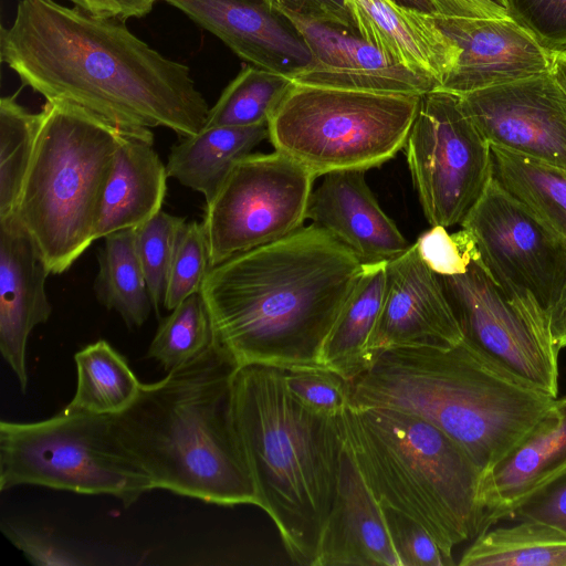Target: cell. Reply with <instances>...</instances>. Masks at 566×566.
Returning <instances> with one entry per match:
<instances>
[{"label":"cell","instance_id":"44dd1931","mask_svg":"<svg viewBox=\"0 0 566 566\" xmlns=\"http://www.w3.org/2000/svg\"><path fill=\"white\" fill-rule=\"evenodd\" d=\"M365 170L333 171L312 190L306 219L350 249L363 263L390 261L410 248L382 211Z\"/></svg>","mask_w":566,"mask_h":566},{"label":"cell","instance_id":"5bb4252c","mask_svg":"<svg viewBox=\"0 0 566 566\" xmlns=\"http://www.w3.org/2000/svg\"><path fill=\"white\" fill-rule=\"evenodd\" d=\"M459 98L491 146L566 168V88L551 71Z\"/></svg>","mask_w":566,"mask_h":566},{"label":"cell","instance_id":"74e56055","mask_svg":"<svg viewBox=\"0 0 566 566\" xmlns=\"http://www.w3.org/2000/svg\"><path fill=\"white\" fill-rule=\"evenodd\" d=\"M509 17L549 54L566 51V0H505Z\"/></svg>","mask_w":566,"mask_h":566},{"label":"cell","instance_id":"4316f807","mask_svg":"<svg viewBox=\"0 0 566 566\" xmlns=\"http://www.w3.org/2000/svg\"><path fill=\"white\" fill-rule=\"evenodd\" d=\"M103 239L94 283L96 297L107 310L116 311L129 329L140 327L154 310L136 252L135 229L116 231Z\"/></svg>","mask_w":566,"mask_h":566},{"label":"cell","instance_id":"d4e9b609","mask_svg":"<svg viewBox=\"0 0 566 566\" xmlns=\"http://www.w3.org/2000/svg\"><path fill=\"white\" fill-rule=\"evenodd\" d=\"M265 138L268 125L203 127L171 147L168 177L201 193L208 203L235 163Z\"/></svg>","mask_w":566,"mask_h":566},{"label":"cell","instance_id":"7bdbcfd3","mask_svg":"<svg viewBox=\"0 0 566 566\" xmlns=\"http://www.w3.org/2000/svg\"><path fill=\"white\" fill-rule=\"evenodd\" d=\"M431 1L436 6L439 15L462 18H510L505 0Z\"/></svg>","mask_w":566,"mask_h":566},{"label":"cell","instance_id":"7402d4cb","mask_svg":"<svg viewBox=\"0 0 566 566\" xmlns=\"http://www.w3.org/2000/svg\"><path fill=\"white\" fill-rule=\"evenodd\" d=\"M566 470V396L556 398L522 440L484 472V528L513 518L536 490ZM484 531V532H485Z\"/></svg>","mask_w":566,"mask_h":566},{"label":"cell","instance_id":"f546056e","mask_svg":"<svg viewBox=\"0 0 566 566\" xmlns=\"http://www.w3.org/2000/svg\"><path fill=\"white\" fill-rule=\"evenodd\" d=\"M491 148L500 184L566 240V168Z\"/></svg>","mask_w":566,"mask_h":566},{"label":"cell","instance_id":"7a4b0ae2","mask_svg":"<svg viewBox=\"0 0 566 566\" xmlns=\"http://www.w3.org/2000/svg\"><path fill=\"white\" fill-rule=\"evenodd\" d=\"M361 270L350 249L312 223L212 266L200 293L238 367H323L324 344Z\"/></svg>","mask_w":566,"mask_h":566},{"label":"cell","instance_id":"4dcf8cb0","mask_svg":"<svg viewBox=\"0 0 566 566\" xmlns=\"http://www.w3.org/2000/svg\"><path fill=\"white\" fill-rule=\"evenodd\" d=\"M293 84L287 75L245 66L209 108L205 127L268 125Z\"/></svg>","mask_w":566,"mask_h":566},{"label":"cell","instance_id":"f6af8a7d","mask_svg":"<svg viewBox=\"0 0 566 566\" xmlns=\"http://www.w3.org/2000/svg\"><path fill=\"white\" fill-rule=\"evenodd\" d=\"M548 326L555 346L559 350L566 347V280L548 313Z\"/></svg>","mask_w":566,"mask_h":566},{"label":"cell","instance_id":"8992f818","mask_svg":"<svg viewBox=\"0 0 566 566\" xmlns=\"http://www.w3.org/2000/svg\"><path fill=\"white\" fill-rule=\"evenodd\" d=\"M344 447L381 506L420 524L453 564L458 544L484 528V472L429 421L386 407L350 405L339 417Z\"/></svg>","mask_w":566,"mask_h":566},{"label":"cell","instance_id":"d6a6232c","mask_svg":"<svg viewBox=\"0 0 566 566\" xmlns=\"http://www.w3.org/2000/svg\"><path fill=\"white\" fill-rule=\"evenodd\" d=\"M216 339L212 319L201 293L180 302L161 319L146 357L170 371L196 358Z\"/></svg>","mask_w":566,"mask_h":566},{"label":"cell","instance_id":"8fae6325","mask_svg":"<svg viewBox=\"0 0 566 566\" xmlns=\"http://www.w3.org/2000/svg\"><path fill=\"white\" fill-rule=\"evenodd\" d=\"M403 148L428 222L461 224L493 176V156L459 95L440 88L423 94Z\"/></svg>","mask_w":566,"mask_h":566},{"label":"cell","instance_id":"60d3db41","mask_svg":"<svg viewBox=\"0 0 566 566\" xmlns=\"http://www.w3.org/2000/svg\"><path fill=\"white\" fill-rule=\"evenodd\" d=\"M513 518L542 522L566 534V470L532 493Z\"/></svg>","mask_w":566,"mask_h":566},{"label":"cell","instance_id":"ab89813d","mask_svg":"<svg viewBox=\"0 0 566 566\" xmlns=\"http://www.w3.org/2000/svg\"><path fill=\"white\" fill-rule=\"evenodd\" d=\"M384 512L400 566L452 565L420 524L391 509L384 507Z\"/></svg>","mask_w":566,"mask_h":566},{"label":"cell","instance_id":"bcb514c9","mask_svg":"<svg viewBox=\"0 0 566 566\" xmlns=\"http://www.w3.org/2000/svg\"><path fill=\"white\" fill-rule=\"evenodd\" d=\"M552 57L551 72L566 88V51L552 54Z\"/></svg>","mask_w":566,"mask_h":566},{"label":"cell","instance_id":"52a82bcc","mask_svg":"<svg viewBox=\"0 0 566 566\" xmlns=\"http://www.w3.org/2000/svg\"><path fill=\"white\" fill-rule=\"evenodd\" d=\"M33 157L12 216L50 274H62L96 240L124 129L71 103L46 101ZM136 130V129H132Z\"/></svg>","mask_w":566,"mask_h":566},{"label":"cell","instance_id":"7c38bea8","mask_svg":"<svg viewBox=\"0 0 566 566\" xmlns=\"http://www.w3.org/2000/svg\"><path fill=\"white\" fill-rule=\"evenodd\" d=\"M315 179L275 149L239 159L206 203L202 226L211 268L302 228Z\"/></svg>","mask_w":566,"mask_h":566},{"label":"cell","instance_id":"3957f363","mask_svg":"<svg viewBox=\"0 0 566 566\" xmlns=\"http://www.w3.org/2000/svg\"><path fill=\"white\" fill-rule=\"evenodd\" d=\"M237 368L214 339L163 379L142 384L134 401L113 415L118 437L155 489L221 506H258L232 417Z\"/></svg>","mask_w":566,"mask_h":566},{"label":"cell","instance_id":"ac0fdd59","mask_svg":"<svg viewBox=\"0 0 566 566\" xmlns=\"http://www.w3.org/2000/svg\"><path fill=\"white\" fill-rule=\"evenodd\" d=\"M253 66L293 77L312 62L295 27L263 0H164Z\"/></svg>","mask_w":566,"mask_h":566},{"label":"cell","instance_id":"484cf974","mask_svg":"<svg viewBox=\"0 0 566 566\" xmlns=\"http://www.w3.org/2000/svg\"><path fill=\"white\" fill-rule=\"evenodd\" d=\"M387 261L365 262L322 350L323 367L352 381L373 365L369 343L385 293Z\"/></svg>","mask_w":566,"mask_h":566},{"label":"cell","instance_id":"6da1fadb","mask_svg":"<svg viewBox=\"0 0 566 566\" xmlns=\"http://www.w3.org/2000/svg\"><path fill=\"white\" fill-rule=\"evenodd\" d=\"M0 59L23 86L124 129L199 133L209 113L189 67L134 35L120 17L53 0H21L1 28Z\"/></svg>","mask_w":566,"mask_h":566},{"label":"cell","instance_id":"ee69618b","mask_svg":"<svg viewBox=\"0 0 566 566\" xmlns=\"http://www.w3.org/2000/svg\"><path fill=\"white\" fill-rule=\"evenodd\" d=\"M75 7L104 17L140 18L147 14L158 0H70Z\"/></svg>","mask_w":566,"mask_h":566},{"label":"cell","instance_id":"e575fe53","mask_svg":"<svg viewBox=\"0 0 566 566\" xmlns=\"http://www.w3.org/2000/svg\"><path fill=\"white\" fill-rule=\"evenodd\" d=\"M210 269L202 223L185 221L177 235L163 306L171 311L188 296L199 293Z\"/></svg>","mask_w":566,"mask_h":566},{"label":"cell","instance_id":"1f68e13d","mask_svg":"<svg viewBox=\"0 0 566 566\" xmlns=\"http://www.w3.org/2000/svg\"><path fill=\"white\" fill-rule=\"evenodd\" d=\"M42 113H31L15 96L0 101V219L11 216L29 170Z\"/></svg>","mask_w":566,"mask_h":566},{"label":"cell","instance_id":"e0dca14e","mask_svg":"<svg viewBox=\"0 0 566 566\" xmlns=\"http://www.w3.org/2000/svg\"><path fill=\"white\" fill-rule=\"evenodd\" d=\"M284 17L301 33L312 54L311 64L293 77L296 83L421 95L439 87L433 77L394 62L354 29Z\"/></svg>","mask_w":566,"mask_h":566},{"label":"cell","instance_id":"836d02e7","mask_svg":"<svg viewBox=\"0 0 566 566\" xmlns=\"http://www.w3.org/2000/svg\"><path fill=\"white\" fill-rule=\"evenodd\" d=\"M185 218L163 210L135 229L136 252L146 279L153 310L158 316L169 275L178 232Z\"/></svg>","mask_w":566,"mask_h":566},{"label":"cell","instance_id":"9c48e42d","mask_svg":"<svg viewBox=\"0 0 566 566\" xmlns=\"http://www.w3.org/2000/svg\"><path fill=\"white\" fill-rule=\"evenodd\" d=\"M25 484L112 495L124 506L155 489L113 415L65 408L36 422H0V490Z\"/></svg>","mask_w":566,"mask_h":566},{"label":"cell","instance_id":"7dc6e473","mask_svg":"<svg viewBox=\"0 0 566 566\" xmlns=\"http://www.w3.org/2000/svg\"><path fill=\"white\" fill-rule=\"evenodd\" d=\"M395 3L417 11L430 14H438V10L431 0H391Z\"/></svg>","mask_w":566,"mask_h":566},{"label":"cell","instance_id":"b9f144b4","mask_svg":"<svg viewBox=\"0 0 566 566\" xmlns=\"http://www.w3.org/2000/svg\"><path fill=\"white\" fill-rule=\"evenodd\" d=\"M281 14L355 29L347 0H263Z\"/></svg>","mask_w":566,"mask_h":566},{"label":"cell","instance_id":"277c9868","mask_svg":"<svg viewBox=\"0 0 566 566\" xmlns=\"http://www.w3.org/2000/svg\"><path fill=\"white\" fill-rule=\"evenodd\" d=\"M350 388V405L391 408L429 421L483 472L506 455L556 399L465 339L449 348L384 350Z\"/></svg>","mask_w":566,"mask_h":566},{"label":"cell","instance_id":"5b68a950","mask_svg":"<svg viewBox=\"0 0 566 566\" xmlns=\"http://www.w3.org/2000/svg\"><path fill=\"white\" fill-rule=\"evenodd\" d=\"M232 417L256 493L291 559L313 566L344 449L338 417L306 409L282 369L239 366Z\"/></svg>","mask_w":566,"mask_h":566},{"label":"cell","instance_id":"83f0119b","mask_svg":"<svg viewBox=\"0 0 566 566\" xmlns=\"http://www.w3.org/2000/svg\"><path fill=\"white\" fill-rule=\"evenodd\" d=\"M461 566H566V534L537 521L486 530L464 551Z\"/></svg>","mask_w":566,"mask_h":566},{"label":"cell","instance_id":"f1b7e54d","mask_svg":"<svg viewBox=\"0 0 566 566\" xmlns=\"http://www.w3.org/2000/svg\"><path fill=\"white\" fill-rule=\"evenodd\" d=\"M76 390L67 410L116 415L136 398L142 382L127 360L109 343L99 339L74 356Z\"/></svg>","mask_w":566,"mask_h":566},{"label":"cell","instance_id":"2e32d148","mask_svg":"<svg viewBox=\"0 0 566 566\" xmlns=\"http://www.w3.org/2000/svg\"><path fill=\"white\" fill-rule=\"evenodd\" d=\"M454 48L440 90L462 95L551 71L552 54L510 18L433 14Z\"/></svg>","mask_w":566,"mask_h":566},{"label":"cell","instance_id":"d590c367","mask_svg":"<svg viewBox=\"0 0 566 566\" xmlns=\"http://www.w3.org/2000/svg\"><path fill=\"white\" fill-rule=\"evenodd\" d=\"M285 385L306 409L339 417L352 402L350 381L326 367L282 369Z\"/></svg>","mask_w":566,"mask_h":566},{"label":"cell","instance_id":"cb8c5ba5","mask_svg":"<svg viewBox=\"0 0 566 566\" xmlns=\"http://www.w3.org/2000/svg\"><path fill=\"white\" fill-rule=\"evenodd\" d=\"M153 142L150 129H129L122 135L104 191L96 239L136 228L161 210L168 174Z\"/></svg>","mask_w":566,"mask_h":566},{"label":"cell","instance_id":"4fadbf2b","mask_svg":"<svg viewBox=\"0 0 566 566\" xmlns=\"http://www.w3.org/2000/svg\"><path fill=\"white\" fill-rule=\"evenodd\" d=\"M463 339L527 382L558 397V355L552 336L503 295L480 260L467 272L437 275Z\"/></svg>","mask_w":566,"mask_h":566},{"label":"cell","instance_id":"ffe728a7","mask_svg":"<svg viewBox=\"0 0 566 566\" xmlns=\"http://www.w3.org/2000/svg\"><path fill=\"white\" fill-rule=\"evenodd\" d=\"M313 566H400L384 507L345 447Z\"/></svg>","mask_w":566,"mask_h":566},{"label":"cell","instance_id":"d6986e66","mask_svg":"<svg viewBox=\"0 0 566 566\" xmlns=\"http://www.w3.org/2000/svg\"><path fill=\"white\" fill-rule=\"evenodd\" d=\"M49 274L33 240L14 216L0 219V352L22 392L29 381V336L52 313L45 292Z\"/></svg>","mask_w":566,"mask_h":566},{"label":"cell","instance_id":"ba28073f","mask_svg":"<svg viewBox=\"0 0 566 566\" xmlns=\"http://www.w3.org/2000/svg\"><path fill=\"white\" fill-rule=\"evenodd\" d=\"M421 97L294 82L268 122L269 139L316 178L366 171L405 147Z\"/></svg>","mask_w":566,"mask_h":566},{"label":"cell","instance_id":"603a6c76","mask_svg":"<svg viewBox=\"0 0 566 566\" xmlns=\"http://www.w3.org/2000/svg\"><path fill=\"white\" fill-rule=\"evenodd\" d=\"M347 7L365 41L394 62L433 77L440 87L452 69L454 48L433 14L391 0H347Z\"/></svg>","mask_w":566,"mask_h":566},{"label":"cell","instance_id":"30bf717a","mask_svg":"<svg viewBox=\"0 0 566 566\" xmlns=\"http://www.w3.org/2000/svg\"><path fill=\"white\" fill-rule=\"evenodd\" d=\"M460 226L472 235L481 264L506 300L551 335L548 313L566 280V240L494 174Z\"/></svg>","mask_w":566,"mask_h":566},{"label":"cell","instance_id":"8d00e7d4","mask_svg":"<svg viewBox=\"0 0 566 566\" xmlns=\"http://www.w3.org/2000/svg\"><path fill=\"white\" fill-rule=\"evenodd\" d=\"M3 535L36 566H85L93 564L81 551L51 531L11 520L0 523Z\"/></svg>","mask_w":566,"mask_h":566},{"label":"cell","instance_id":"9a60e30c","mask_svg":"<svg viewBox=\"0 0 566 566\" xmlns=\"http://www.w3.org/2000/svg\"><path fill=\"white\" fill-rule=\"evenodd\" d=\"M462 340V331L437 274L411 244L387 262L382 306L369 343L373 364L384 350L449 348Z\"/></svg>","mask_w":566,"mask_h":566},{"label":"cell","instance_id":"f35d334b","mask_svg":"<svg viewBox=\"0 0 566 566\" xmlns=\"http://www.w3.org/2000/svg\"><path fill=\"white\" fill-rule=\"evenodd\" d=\"M423 262L437 275H457L467 272L480 254L472 235L463 228L449 233L442 226H432L416 241Z\"/></svg>","mask_w":566,"mask_h":566}]
</instances>
